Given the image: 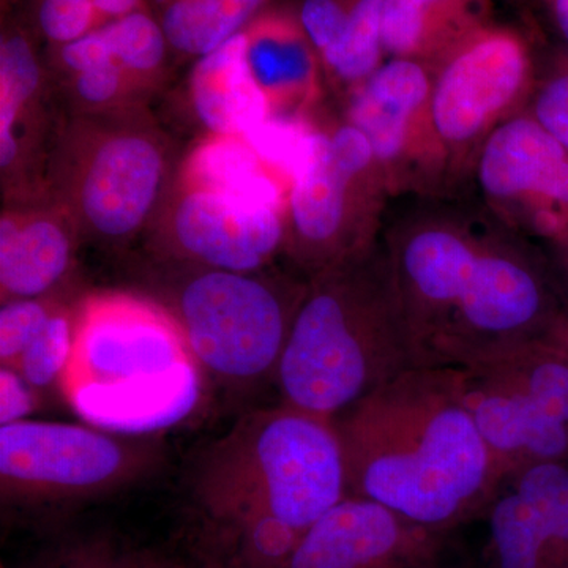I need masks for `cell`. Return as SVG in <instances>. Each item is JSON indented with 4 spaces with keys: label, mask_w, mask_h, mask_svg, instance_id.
I'll list each match as a JSON object with an SVG mask.
<instances>
[{
    "label": "cell",
    "mask_w": 568,
    "mask_h": 568,
    "mask_svg": "<svg viewBox=\"0 0 568 568\" xmlns=\"http://www.w3.org/2000/svg\"><path fill=\"white\" fill-rule=\"evenodd\" d=\"M186 190L227 194L248 203L283 211V190L276 175L250 148L244 136L212 134L183 163Z\"/></svg>",
    "instance_id": "18"
},
{
    "label": "cell",
    "mask_w": 568,
    "mask_h": 568,
    "mask_svg": "<svg viewBox=\"0 0 568 568\" xmlns=\"http://www.w3.org/2000/svg\"><path fill=\"white\" fill-rule=\"evenodd\" d=\"M458 372L467 409L504 480L528 467L568 462V429L517 384L485 365Z\"/></svg>",
    "instance_id": "10"
},
{
    "label": "cell",
    "mask_w": 568,
    "mask_h": 568,
    "mask_svg": "<svg viewBox=\"0 0 568 568\" xmlns=\"http://www.w3.org/2000/svg\"><path fill=\"white\" fill-rule=\"evenodd\" d=\"M283 241L282 212L203 190L183 194L170 235L174 256L193 267L244 274L263 271Z\"/></svg>",
    "instance_id": "9"
},
{
    "label": "cell",
    "mask_w": 568,
    "mask_h": 568,
    "mask_svg": "<svg viewBox=\"0 0 568 568\" xmlns=\"http://www.w3.org/2000/svg\"><path fill=\"white\" fill-rule=\"evenodd\" d=\"M526 65V52L510 33H481L463 44L433 99L437 132L448 141L469 140L514 99Z\"/></svg>",
    "instance_id": "11"
},
{
    "label": "cell",
    "mask_w": 568,
    "mask_h": 568,
    "mask_svg": "<svg viewBox=\"0 0 568 568\" xmlns=\"http://www.w3.org/2000/svg\"><path fill=\"white\" fill-rule=\"evenodd\" d=\"M426 93L424 69L407 59H396L369 77L349 114L353 125L372 142L377 159H394L402 151L407 122Z\"/></svg>",
    "instance_id": "17"
},
{
    "label": "cell",
    "mask_w": 568,
    "mask_h": 568,
    "mask_svg": "<svg viewBox=\"0 0 568 568\" xmlns=\"http://www.w3.org/2000/svg\"><path fill=\"white\" fill-rule=\"evenodd\" d=\"M420 366L394 265L358 256L313 276L275 386L280 402L335 420Z\"/></svg>",
    "instance_id": "3"
},
{
    "label": "cell",
    "mask_w": 568,
    "mask_h": 568,
    "mask_svg": "<svg viewBox=\"0 0 568 568\" xmlns=\"http://www.w3.org/2000/svg\"><path fill=\"white\" fill-rule=\"evenodd\" d=\"M138 568H182L175 566L173 562H168V560L152 558V556H140V562H138Z\"/></svg>",
    "instance_id": "36"
},
{
    "label": "cell",
    "mask_w": 568,
    "mask_h": 568,
    "mask_svg": "<svg viewBox=\"0 0 568 568\" xmlns=\"http://www.w3.org/2000/svg\"><path fill=\"white\" fill-rule=\"evenodd\" d=\"M130 74L118 62L104 63L77 74V91L84 102L103 104L121 92Z\"/></svg>",
    "instance_id": "33"
},
{
    "label": "cell",
    "mask_w": 568,
    "mask_h": 568,
    "mask_svg": "<svg viewBox=\"0 0 568 568\" xmlns=\"http://www.w3.org/2000/svg\"><path fill=\"white\" fill-rule=\"evenodd\" d=\"M537 122L568 152V73L555 78L538 95Z\"/></svg>",
    "instance_id": "31"
},
{
    "label": "cell",
    "mask_w": 568,
    "mask_h": 568,
    "mask_svg": "<svg viewBox=\"0 0 568 568\" xmlns=\"http://www.w3.org/2000/svg\"><path fill=\"white\" fill-rule=\"evenodd\" d=\"M192 484L205 517L231 538L264 528L297 545L349 496L335 422L282 402L248 410L209 444Z\"/></svg>",
    "instance_id": "4"
},
{
    "label": "cell",
    "mask_w": 568,
    "mask_h": 568,
    "mask_svg": "<svg viewBox=\"0 0 568 568\" xmlns=\"http://www.w3.org/2000/svg\"><path fill=\"white\" fill-rule=\"evenodd\" d=\"M179 278L170 304H162L181 324L205 379L234 392L275 384L306 287L204 267Z\"/></svg>",
    "instance_id": "5"
},
{
    "label": "cell",
    "mask_w": 568,
    "mask_h": 568,
    "mask_svg": "<svg viewBox=\"0 0 568 568\" xmlns=\"http://www.w3.org/2000/svg\"><path fill=\"white\" fill-rule=\"evenodd\" d=\"M104 22L119 20L134 11L148 9V0H93Z\"/></svg>",
    "instance_id": "34"
},
{
    "label": "cell",
    "mask_w": 568,
    "mask_h": 568,
    "mask_svg": "<svg viewBox=\"0 0 568 568\" xmlns=\"http://www.w3.org/2000/svg\"><path fill=\"white\" fill-rule=\"evenodd\" d=\"M44 395L9 365H0V426L31 420L43 409Z\"/></svg>",
    "instance_id": "29"
},
{
    "label": "cell",
    "mask_w": 568,
    "mask_h": 568,
    "mask_svg": "<svg viewBox=\"0 0 568 568\" xmlns=\"http://www.w3.org/2000/svg\"><path fill=\"white\" fill-rule=\"evenodd\" d=\"M192 102L212 134L245 136L271 115V102L254 80L244 32L197 59L190 80Z\"/></svg>",
    "instance_id": "15"
},
{
    "label": "cell",
    "mask_w": 568,
    "mask_h": 568,
    "mask_svg": "<svg viewBox=\"0 0 568 568\" xmlns=\"http://www.w3.org/2000/svg\"><path fill=\"white\" fill-rule=\"evenodd\" d=\"M349 181L332 156L331 138L317 133L312 155L291 181L290 193L295 256L313 276L355 260L342 239Z\"/></svg>",
    "instance_id": "13"
},
{
    "label": "cell",
    "mask_w": 568,
    "mask_h": 568,
    "mask_svg": "<svg viewBox=\"0 0 568 568\" xmlns=\"http://www.w3.org/2000/svg\"><path fill=\"white\" fill-rule=\"evenodd\" d=\"M140 556L130 555L104 538L70 548L52 568H138Z\"/></svg>",
    "instance_id": "30"
},
{
    "label": "cell",
    "mask_w": 568,
    "mask_h": 568,
    "mask_svg": "<svg viewBox=\"0 0 568 568\" xmlns=\"http://www.w3.org/2000/svg\"><path fill=\"white\" fill-rule=\"evenodd\" d=\"M61 291L39 297L2 302L0 310V365H13L36 338L52 313L65 302Z\"/></svg>",
    "instance_id": "27"
},
{
    "label": "cell",
    "mask_w": 568,
    "mask_h": 568,
    "mask_svg": "<svg viewBox=\"0 0 568 568\" xmlns=\"http://www.w3.org/2000/svg\"><path fill=\"white\" fill-rule=\"evenodd\" d=\"M450 536L347 496L305 534L284 568H458Z\"/></svg>",
    "instance_id": "7"
},
{
    "label": "cell",
    "mask_w": 568,
    "mask_h": 568,
    "mask_svg": "<svg viewBox=\"0 0 568 568\" xmlns=\"http://www.w3.org/2000/svg\"><path fill=\"white\" fill-rule=\"evenodd\" d=\"M201 568H246L237 559H212L207 560Z\"/></svg>",
    "instance_id": "37"
},
{
    "label": "cell",
    "mask_w": 568,
    "mask_h": 568,
    "mask_svg": "<svg viewBox=\"0 0 568 568\" xmlns=\"http://www.w3.org/2000/svg\"><path fill=\"white\" fill-rule=\"evenodd\" d=\"M41 80L31 37L10 28L0 40V163L3 170L17 160V125L21 111L36 95Z\"/></svg>",
    "instance_id": "22"
},
{
    "label": "cell",
    "mask_w": 568,
    "mask_h": 568,
    "mask_svg": "<svg viewBox=\"0 0 568 568\" xmlns=\"http://www.w3.org/2000/svg\"><path fill=\"white\" fill-rule=\"evenodd\" d=\"M331 149L336 166L349 179L362 173L375 156L372 142L354 125L339 129L331 138Z\"/></svg>",
    "instance_id": "32"
},
{
    "label": "cell",
    "mask_w": 568,
    "mask_h": 568,
    "mask_svg": "<svg viewBox=\"0 0 568 568\" xmlns=\"http://www.w3.org/2000/svg\"><path fill=\"white\" fill-rule=\"evenodd\" d=\"M476 365L489 366L517 384L568 429V343L549 335Z\"/></svg>",
    "instance_id": "21"
},
{
    "label": "cell",
    "mask_w": 568,
    "mask_h": 568,
    "mask_svg": "<svg viewBox=\"0 0 568 568\" xmlns=\"http://www.w3.org/2000/svg\"><path fill=\"white\" fill-rule=\"evenodd\" d=\"M173 50L203 58L244 32L271 0H152Z\"/></svg>",
    "instance_id": "19"
},
{
    "label": "cell",
    "mask_w": 568,
    "mask_h": 568,
    "mask_svg": "<svg viewBox=\"0 0 568 568\" xmlns=\"http://www.w3.org/2000/svg\"><path fill=\"white\" fill-rule=\"evenodd\" d=\"M163 156L141 134L125 133L100 144L80 185L82 216L93 233L125 241L144 224L160 192Z\"/></svg>",
    "instance_id": "12"
},
{
    "label": "cell",
    "mask_w": 568,
    "mask_h": 568,
    "mask_svg": "<svg viewBox=\"0 0 568 568\" xmlns=\"http://www.w3.org/2000/svg\"><path fill=\"white\" fill-rule=\"evenodd\" d=\"M316 134L293 119L268 115L244 138L272 173L286 175L293 181L312 155Z\"/></svg>",
    "instance_id": "26"
},
{
    "label": "cell",
    "mask_w": 568,
    "mask_h": 568,
    "mask_svg": "<svg viewBox=\"0 0 568 568\" xmlns=\"http://www.w3.org/2000/svg\"><path fill=\"white\" fill-rule=\"evenodd\" d=\"M458 568H467L466 566H462V567H458Z\"/></svg>",
    "instance_id": "39"
},
{
    "label": "cell",
    "mask_w": 568,
    "mask_h": 568,
    "mask_svg": "<svg viewBox=\"0 0 568 568\" xmlns=\"http://www.w3.org/2000/svg\"><path fill=\"white\" fill-rule=\"evenodd\" d=\"M473 0H384V51L405 59L457 28Z\"/></svg>",
    "instance_id": "23"
},
{
    "label": "cell",
    "mask_w": 568,
    "mask_h": 568,
    "mask_svg": "<svg viewBox=\"0 0 568 568\" xmlns=\"http://www.w3.org/2000/svg\"><path fill=\"white\" fill-rule=\"evenodd\" d=\"M203 369L160 301L125 291L85 294L61 398L84 424L151 437L196 414Z\"/></svg>",
    "instance_id": "2"
},
{
    "label": "cell",
    "mask_w": 568,
    "mask_h": 568,
    "mask_svg": "<svg viewBox=\"0 0 568 568\" xmlns=\"http://www.w3.org/2000/svg\"><path fill=\"white\" fill-rule=\"evenodd\" d=\"M349 496L437 532L484 517L504 484L458 368L416 366L335 418Z\"/></svg>",
    "instance_id": "1"
},
{
    "label": "cell",
    "mask_w": 568,
    "mask_h": 568,
    "mask_svg": "<svg viewBox=\"0 0 568 568\" xmlns=\"http://www.w3.org/2000/svg\"><path fill=\"white\" fill-rule=\"evenodd\" d=\"M74 239L50 216L2 215L0 294L2 302L54 293L69 276Z\"/></svg>",
    "instance_id": "16"
},
{
    "label": "cell",
    "mask_w": 568,
    "mask_h": 568,
    "mask_svg": "<svg viewBox=\"0 0 568 568\" xmlns=\"http://www.w3.org/2000/svg\"><path fill=\"white\" fill-rule=\"evenodd\" d=\"M114 61L130 77H148L163 65L170 47L162 26L148 9L104 24Z\"/></svg>",
    "instance_id": "25"
},
{
    "label": "cell",
    "mask_w": 568,
    "mask_h": 568,
    "mask_svg": "<svg viewBox=\"0 0 568 568\" xmlns=\"http://www.w3.org/2000/svg\"><path fill=\"white\" fill-rule=\"evenodd\" d=\"M2 568H6V567L2 566Z\"/></svg>",
    "instance_id": "40"
},
{
    "label": "cell",
    "mask_w": 568,
    "mask_h": 568,
    "mask_svg": "<svg viewBox=\"0 0 568 568\" xmlns=\"http://www.w3.org/2000/svg\"><path fill=\"white\" fill-rule=\"evenodd\" d=\"M244 37L246 61L268 102L274 93L297 88L312 77V52L316 50L298 18L265 10L245 29Z\"/></svg>",
    "instance_id": "20"
},
{
    "label": "cell",
    "mask_w": 568,
    "mask_h": 568,
    "mask_svg": "<svg viewBox=\"0 0 568 568\" xmlns=\"http://www.w3.org/2000/svg\"><path fill=\"white\" fill-rule=\"evenodd\" d=\"M162 459L152 437L31 418L0 426V496L21 506L97 499L144 480Z\"/></svg>",
    "instance_id": "6"
},
{
    "label": "cell",
    "mask_w": 568,
    "mask_h": 568,
    "mask_svg": "<svg viewBox=\"0 0 568 568\" xmlns=\"http://www.w3.org/2000/svg\"><path fill=\"white\" fill-rule=\"evenodd\" d=\"M556 21L568 43V0H555Z\"/></svg>",
    "instance_id": "35"
},
{
    "label": "cell",
    "mask_w": 568,
    "mask_h": 568,
    "mask_svg": "<svg viewBox=\"0 0 568 568\" xmlns=\"http://www.w3.org/2000/svg\"><path fill=\"white\" fill-rule=\"evenodd\" d=\"M484 517V568H568L567 463H545L506 478Z\"/></svg>",
    "instance_id": "8"
},
{
    "label": "cell",
    "mask_w": 568,
    "mask_h": 568,
    "mask_svg": "<svg viewBox=\"0 0 568 568\" xmlns=\"http://www.w3.org/2000/svg\"><path fill=\"white\" fill-rule=\"evenodd\" d=\"M555 336L568 343V324L560 323L559 327L556 328Z\"/></svg>",
    "instance_id": "38"
},
{
    "label": "cell",
    "mask_w": 568,
    "mask_h": 568,
    "mask_svg": "<svg viewBox=\"0 0 568 568\" xmlns=\"http://www.w3.org/2000/svg\"><path fill=\"white\" fill-rule=\"evenodd\" d=\"M36 21L41 36L54 47L102 28V14L93 0H36Z\"/></svg>",
    "instance_id": "28"
},
{
    "label": "cell",
    "mask_w": 568,
    "mask_h": 568,
    "mask_svg": "<svg viewBox=\"0 0 568 568\" xmlns=\"http://www.w3.org/2000/svg\"><path fill=\"white\" fill-rule=\"evenodd\" d=\"M80 301L63 302L18 361L9 365L43 395L61 396L63 376L69 368L77 339Z\"/></svg>",
    "instance_id": "24"
},
{
    "label": "cell",
    "mask_w": 568,
    "mask_h": 568,
    "mask_svg": "<svg viewBox=\"0 0 568 568\" xmlns=\"http://www.w3.org/2000/svg\"><path fill=\"white\" fill-rule=\"evenodd\" d=\"M480 181L495 196L532 192L568 204V152L540 123L517 119L489 138Z\"/></svg>",
    "instance_id": "14"
}]
</instances>
